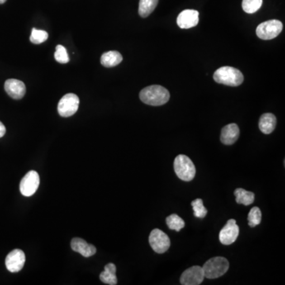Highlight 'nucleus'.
Here are the masks:
<instances>
[{"label":"nucleus","mask_w":285,"mask_h":285,"mask_svg":"<svg viewBox=\"0 0 285 285\" xmlns=\"http://www.w3.org/2000/svg\"><path fill=\"white\" fill-rule=\"evenodd\" d=\"M205 274L202 267L192 266L186 269L180 278V282L183 285H198L202 283Z\"/></svg>","instance_id":"10"},{"label":"nucleus","mask_w":285,"mask_h":285,"mask_svg":"<svg viewBox=\"0 0 285 285\" xmlns=\"http://www.w3.org/2000/svg\"><path fill=\"white\" fill-rule=\"evenodd\" d=\"M56 60L59 63H68L69 62L70 59L68 57V52L67 49L63 46V45H57L56 47V53L54 54Z\"/></svg>","instance_id":"26"},{"label":"nucleus","mask_w":285,"mask_h":285,"mask_svg":"<svg viewBox=\"0 0 285 285\" xmlns=\"http://www.w3.org/2000/svg\"><path fill=\"white\" fill-rule=\"evenodd\" d=\"M263 0H243V9L247 14H253L261 8Z\"/></svg>","instance_id":"22"},{"label":"nucleus","mask_w":285,"mask_h":285,"mask_svg":"<svg viewBox=\"0 0 285 285\" xmlns=\"http://www.w3.org/2000/svg\"><path fill=\"white\" fill-rule=\"evenodd\" d=\"M40 185V177L38 172L30 171L28 172L20 182V191L25 196H31L38 190Z\"/></svg>","instance_id":"8"},{"label":"nucleus","mask_w":285,"mask_h":285,"mask_svg":"<svg viewBox=\"0 0 285 285\" xmlns=\"http://www.w3.org/2000/svg\"><path fill=\"white\" fill-rule=\"evenodd\" d=\"M234 196L236 197L235 201L238 204L244 205L246 206L250 205L253 204L255 198V195L253 192L247 191L244 189L239 188L234 190Z\"/></svg>","instance_id":"19"},{"label":"nucleus","mask_w":285,"mask_h":285,"mask_svg":"<svg viewBox=\"0 0 285 285\" xmlns=\"http://www.w3.org/2000/svg\"><path fill=\"white\" fill-rule=\"evenodd\" d=\"M277 118L272 114H264L260 117L259 129L262 133L268 135L274 131Z\"/></svg>","instance_id":"16"},{"label":"nucleus","mask_w":285,"mask_h":285,"mask_svg":"<svg viewBox=\"0 0 285 285\" xmlns=\"http://www.w3.org/2000/svg\"><path fill=\"white\" fill-rule=\"evenodd\" d=\"M158 0H139V15L140 17L147 18L154 11Z\"/></svg>","instance_id":"20"},{"label":"nucleus","mask_w":285,"mask_h":285,"mask_svg":"<svg viewBox=\"0 0 285 285\" xmlns=\"http://www.w3.org/2000/svg\"><path fill=\"white\" fill-rule=\"evenodd\" d=\"M25 255L21 249H14L6 258V267L11 272H18L23 268Z\"/></svg>","instance_id":"11"},{"label":"nucleus","mask_w":285,"mask_h":285,"mask_svg":"<svg viewBox=\"0 0 285 285\" xmlns=\"http://www.w3.org/2000/svg\"><path fill=\"white\" fill-rule=\"evenodd\" d=\"M192 205V209L194 211V215L196 217L203 219L205 218L207 215V209H205L203 204V201L201 199H196L195 201H192L191 203Z\"/></svg>","instance_id":"25"},{"label":"nucleus","mask_w":285,"mask_h":285,"mask_svg":"<svg viewBox=\"0 0 285 285\" xmlns=\"http://www.w3.org/2000/svg\"><path fill=\"white\" fill-rule=\"evenodd\" d=\"M49 38V34L44 30H37L34 28L32 30L31 36H30V41L33 44H40L44 42Z\"/></svg>","instance_id":"24"},{"label":"nucleus","mask_w":285,"mask_h":285,"mask_svg":"<svg viewBox=\"0 0 285 285\" xmlns=\"http://www.w3.org/2000/svg\"><path fill=\"white\" fill-rule=\"evenodd\" d=\"M202 268L206 278H218L224 276L228 272L229 262L223 257H215L205 262Z\"/></svg>","instance_id":"4"},{"label":"nucleus","mask_w":285,"mask_h":285,"mask_svg":"<svg viewBox=\"0 0 285 285\" xmlns=\"http://www.w3.org/2000/svg\"><path fill=\"white\" fill-rule=\"evenodd\" d=\"M248 224L249 227L254 228L258 226L262 222V211L259 208L253 207L248 214Z\"/></svg>","instance_id":"23"},{"label":"nucleus","mask_w":285,"mask_h":285,"mask_svg":"<svg viewBox=\"0 0 285 285\" xmlns=\"http://www.w3.org/2000/svg\"><path fill=\"white\" fill-rule=\"evenodd\" d=\"M5 91L14 99H21L25 96V88L23 82L15 78H10L5 82Z\"/></svg>","instance_id":"13"},{"label":"nucleus","mask_w":285,"mask_h":285,"mask_svg":"<svg viewBox=\"0 0 285 285\" xmlns=\"http://www.w3.org/2000/svg\"><path fill=\"white\" fill-rule=\"evenodd\" d=\"M283 30V24L279 20H268L260 24L256 30L257 36L262 40H272Z\"/></svg>","instance_id":"5"},{"label":"nucleus","mask_w":285,"mask_h":285,"mask_svg":"<svg viewBox=\"0 0 285 285\" xmlns=\"http://www.w3.org/2000/svg\"><path fill=\"white\" fill-rule=\"evenodd\" d=\"M176 174L184 182H190L195 177L196 168L192 160L185 154H179L173 162Z\"/></svg>","instance_id":"3"},{"label":"nucleus","mask_w":285,"mask_h":285,"mask_svg":"<svg viewBox=\"0 0 285 285\" xmlns=\"http://www.w3.org/2000/svg\"><path fill=\"white\" fill-rule=\"evenodd\" d=\"M239 228L236 221L230 219L228 220L226 225L220 230L219 234V239L220 243L224 245H230L236 241L237 238L239 237Z\"/></svg>","instance_id":"9"},{"label":"nucleus","mask_w":285,"mask_h":285,"mask_svg":"<svg viewBox=\"0 0 285 285\" xmlns=\"http://www.w3.org/2000/svg\"><path fill=\"white\" fill-rule=\"evenodd\" d=\"M199 22V12L195 10H185L177 19V25L181 29L194 27Z\"/></svg>","instance_id":"12"},{"label":"nucleus","mask_w":285,"mask_h":285,"mask_svg":"<svg viewBox=\"0 0 285 285\" xmlns=\"http://www.w3.org/2000/svg\"><path fill=\"white\" fill-rule=\"evenodd\" d=\"M122 60V56L117 51H110L104 53L101 57V63L106 68H113L118 65Z\"/></svg>","instance_id":"17"},{"label":"nucleus","mask_w":285,"mask_h":285,"mask_svg":"<svg viewBox=\"0 0 285 285\" xmlns=\"http://www.w3.org/2000/svg\"><path fill=\"white\" fill-rule=\"evenodd\" d=\"M6 133V127L0 121V138L2 137Z\"/></svg>","instance_id":"27"},{"label":"nucleus","mask_w":285,"mask_h":285,"mask_svg":"<svg viewBox=\"0 0 285 285\" xmlns=\"http://www.w3.org/2000/svg\"><path fill=\"white\" fill-rule=\"evenodd\" d=\"M116 272V266L113 263H109L105 266V270L100 274V280L106 285H116L117 284Z\"/></svg>","instance_id":"18"},{"label":"nucleus","mask_w":285,"mask_h":285,"mask_svg":"<svg viewBox=\"0 0 285 285\" xmlns=\"http://www.w3.org/2000/svg\"><path fill=\"white\" fill-rule=\"evenodd\" d=\"M139 98L149 106H163L170 100L169 91L159 85H152L143 89L139 93Z\"/></svg>","instance_id":"1"},{"label":"nucleus","mask_w":285,"mask_h":285,"mask_svg":"<svg viewBox=\"0 0 285 285\" xmlns=\"http://www.w3.org/2000/svg\"><path fill=\"white\" fill-rule=\"evenodd\" d=\"M167 224L171 230L180 231L185 227V221L177 214H172L167 218Z\"/></svg>","instance_id":"21"},{"label":"nucleus","mask_w":285,"mask_h":285,"mask_svg":"<svg viewBox=\"0 0 285 285\" xmlns=\"http://www.w3.org/2000/svg\"><path fill=\"white\" fill-rule=\"evenodd\" d=\"M149 243L154 252L163 253L171 247V240L166 233L159 229H154L149 235Z\"/></svg>","instance_id":"7"},{"label":"nucleus","mask_w":285,"mask_h":285,"mask_svg":"<svg viewBox=\"0 0 285 285\" xmlns=\"http://www.w3.org/2000/svg\"><path fill=\"white\" fill-rule=\"evenodd\" d=\"M213 78L215 82L220 84L227 85L230 87H238L243 83L244 76L239 70L225 66L215 71Z\"/></svg>","instance_id":"2"},{"label":"nucleus","mask_w":285,"mask_h":285,"mask_svg":"<svg viewBox=\"0 0 285 285\" xmlns=\"http://www.w3.org/2000/svg\"><path fill=\"white\" fill-rule=\"evenodd\" d=\"M6 2V0H0V4H2V3H4Z\"/></svg>","instance_id":"28"},{"label":"nucleus","mask_w":285,"mask_h":285,"mask_svg":"<svg viewBox=\"0 0 285 285\" xmlns=\"http://www.w3.org/2000/svg\"><path fill=\"white\" fill-rule=\"evenodd\" d=\"M79 106V98L75 94H68L62 97L58 103V113L63 117L74 115Z\"/></svg>","instance_id":"6"},{"label":"nucleus","mask_w":285,"mask_h":285,"mask_svg":"<svg viewBox=\"0 0 285 285\" xmlns=\"http://www.w3.org/2000/svg\"><path fill=\"white\" fill-rule=\"evenodd\" d=\"M239 126L234 123H231L222 129L220 140L225 145H231L239 139Z\"/></svg>","instance_id":"14"},{"label":"nucleus","mask_w":285,"mask_h":285,"mask_svg":"<svg viewBox=\"0 0 285 285\" xmlns=\"http://www.w3.org/2000/svg\"><path fill=\"white\" fill-rule=\"evenodd\" d=\"M71 247L75 252L80 253L85 258L95 255L97 251L95 246L88 244L86 241L80 238H74L72 239Z\"/></svg>","instance_id":"15"}]
</instances>
